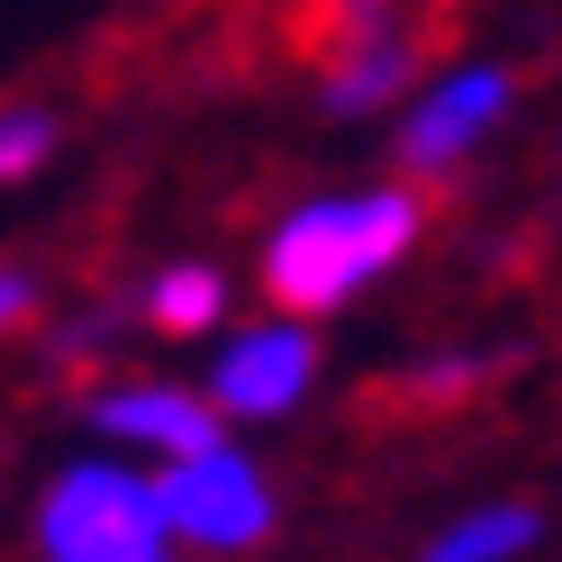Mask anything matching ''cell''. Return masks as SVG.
I'll list each match as a JSON object with an SVG mask.
<instances>
[{"label": "cell", "mask_w": 562, "mask_h": 562, "mask_svg": "<svg viewBox=\"0 0 562 562\" xmlns=\"http://www.w3.org/2000/svg\"><path fill=\"white\" fill-rule=\"evenodd\" d=\"M308 381H318V336H308V318L272 308L263 327H236L218 345V363H209V400H218L236 427H272V417H291L308 400Z\"/></svg>", "instance_id": "277c9868"}, {"label": "cell", "mask_w": 562, "mask_h": 562, "mask_svg": "<svg viewBox=\"0 0 562 562\" xmlns=\"http://www.w3.org/2000/svg\"><path fill=\"white\" fill-rule=\"evenodd\" d=\"M155 490H164V517H172V536H182L191 553H255V544H272L281 499H272L263 463L236 453L227 436L155 463Z\"/></svg>", "instance_id": "3957f363"}, {"label": "cell", "mask_w": 562, "mask_h": 562, "mask_svg": "<svg viewBox=\"0 0 562 562\" xmlns=\"http://www.w3.org/2000/svg\"><path fill=\"white\" fill-rule=\"evenodd\" d=\"M82 417H91V436H119L127 453H155V463L200 453L236 427L209 391H172V381H110V391H91Z\"/></svg>", "instance_id": "8992f818"}, {"label": "cell", "mask_w": 562, "mask_h": 562, "mask_svg": "<svg viewBox=\"0 0 562 562\" xmlns=\"http://www.w3.org/2000/svg\"><path fill=\"white\" fill-rule=\"evenodd\" d=\"M417 236H427V191H408V182H363V191L300 200L263 236V291L291 318H327L355 291H372Z\"/></svg>", "instance_id": "6da1fadb"}, {"label": "cell", "mask_w": 562, "mask_h": 562, "mask_svg": "<svg viewBox=\"0 0 562 562\" xmlns=\"http://www.w3.org/2000/svg\"><path fill=\"white\" fill-rule=\"evenodd\" d=\"M37 272H27V263H0V336H10V327H27V318H37Z\"/></svg>", "instance_id": "4fadbf2b"}, {"label": "cell", "mask_w": 562, "mask_h": 562, "mask_svg": "<svg viewBox=\"0 0 562 562\" xmlns=\"http://www.w3.org/2000/svg\"><path fill=\"white\" fill-rule=\"evenodd\" d=\"M37 553L46 562H172L182 536L164 517L155 472L119 453H82L37 490Z\"/></svg>", "instance_id": "7a4b0ae2"}, {"label": "cell", "mask_w": 562, "mask_h": 562, "mask_svg": "<svg viewBox=\"0 0 562 562\" xmlns=\"http://www.w3.org/2000/svg\"><path fill=\"white\" fill-rule=\"evenodd\" d=\"M408 74H417V37L381 27V37H363V46H345V55H336V74H327V110H336V119L391 110V100L408 91Z\"/></svg>", "instance_id": "ba28073f"}, {"label": "cell", "mask_w": 562, "mask_h": 562, "mask_svg": "<svg viewBox=\"0 0 562 562\" xmlns=\"http://www.w3.org/2000/svg\"><path fill=\"white\" fill-rule=\"evenodd\" d=\"M46 155H55V119L46 110H0V191L27 182Z\"/></svg>", "instance_id": "30bf717a"}, {"label": "cell", "mask_w": 562, "mask_h": 562, "mask_svg": "<svg viewBox=\"0 0 562 562\" xmlns=\"http://www.w3.org/2000/svg\"><path fill=\"white\" fill-rule=\"evenodd\" d=\"M508 91H517L508 64H453V74H436V82L400 110V164H408V172H453L490 127H499Z\"/></svg>", "instance_id": "5b68a950"}, {"label": "cell", "mask_w": 562, "mask_h": 562, "mask_svg": "<svg viewBox=\"0 0 562 562\" xmlns=\"http://www.w3.org/2000/svg\"><path fill=\"white\" fill-rule=\"evenodd\" d=\"M481 381H490V363H481V355H436L427 372L408 381V391H417V400H463V391H481Z\"/></svg>", "instance_id": "8fae6325"}, {"label": "cell", "mask_w": 562, "mask_h": 562, "mask_svg": "<svg viewBox=\"0 0 562 562\" xmlns=\"http://www.w3.org/2000/svg\"><path fill=\"white\" fill-rule=\"evenodd\" d=\"M536 536H544V517L526 508V499H490V508L445 517L417 562H526V553H536Z\"/></svg>", "instance_id": "52a82bcc"}, {"label": "cell", "mask_w": 562, "mask_h": 562, "mask_svg": "<svg viewBox=\"0 0 562 562\" xmlns=\"http://www.w3.org/2000/svg\"><path fill=\"white\" fill-rule=\"evenodd\" d=\"M218 318H227L218 263H164V272L146 281V327H155V336H209Z\"/></svg>", "instance_id": "9c48e42d"}, {"label": "cell", "mask_w": 562, "mask_h": 562, "mask_svg": "<svg viewBox=\"0 0 562 562\" xmlns=\"http://www.w3.org/2000/svg\"><path fill=\"white\" fill-rule=\"evenodd\" d=\"M110 327H119V318H64V327H55V345H46V355H55V372L91 363L100 345H110Z\"/></svg>", "instance_id": "7c38bea8"}]
</instances>
